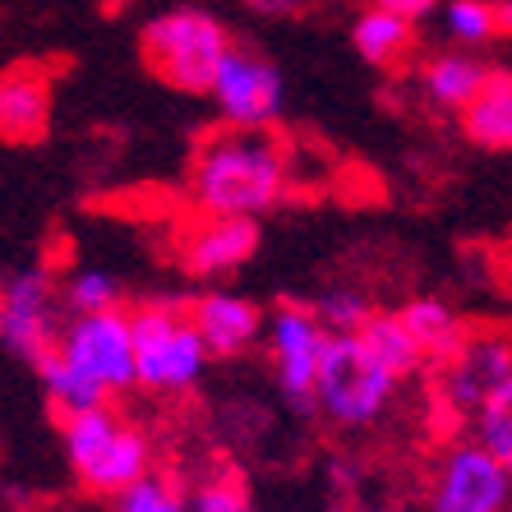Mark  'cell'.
<instances>
[{
    "mask_svg": "<svg viewBox=\"0 0 512 512\" xmlns=\"http://www.w3.org/2000/svg\"><path fill=\"white\" fill-rule=\"evenodd\" d=\"M291 185V157L273 130L222 125L199 143L190 167V199L203 217H259L277 208Z\"/></svg>",
    "mask_w": 512,
    "mask_h": 512,
    "instance_id": "obj_1",
    "label": "cell"
},
{
    "mask_svg": "<svg viewBox=\"0 0 512 512\" xmlns=\"http://www.w3.org/2000/svg\"><path fill=\"white\" fill-rule=\"evenodd\" d=\"M236 47L227 24L203 5H176L153 14L139 33L143 70L176 93H208L217 65Z\"/></svg>",
    "mask_w": 512,
    "mask_h": 512,
    "instance_id": "obj_2",
    "label": "cell"
},
{
    "mask_svg": "<svg viewBox=\"0 0 512 512\" xmlns=\"http://www.w3.org/2000/svg\"><path fill=\"white\" fill-rule=\"evenodd\" d=\"M60 439H65V457L70 471L84 480L93 494H120L139 476L153 471V443L143 429L130 420H120L111 406H93L79 416L60 420Z\"/></svg>",
    "mask_w": 512,
    "mask_h": 512,
    "instance_id": "obj_3",
    "label": "cell"
},
{
    "mask_svg": "<svg viewBox=\"0 0 512 512\" xmlns=\"http://www.w3.org/2000/svg\"><path fill=\"white\" fill-rule=\"evenodd\" d=\"M397 393V379L383 370L379 360L365 351L356 333L323 337L319 374H314V397L310 406H319L323 416L342 429H365L388 411Z\"/></svg>",
    "mask_w": 512,
    "mask_h": 512,
    "instance_id": "obj_4",
    "label": "cell"
},
{
    "mask_svg": "<svg viewBox=\"0 0 512 512\" xmlns=\"http://www.w3.org/2000/svg\"><path fill=\"white\" fill-rule=\"evenodd\" d=\"M134 383L148 393H190L208 370V351L180 305H139L130 314Z\"/></svg>",
    "mask_w": 512,
    "mask_h": 512,
    "instance_id": "obj_5",
    "label": "cell"
},
{
    "mask_svg": "<svg viewBox=\"0 0 512 512\" xmlns=\"http://www.w3.org/2000/svg\"><path fill=\"white\" fill-rule=\"evenodd\" d=\"M56 351L84 379H93L107 397L134 388V342H130V314L125 310L74 314L70 328L56 333Z\"/></svg>",
    "mask_w": 512,
    "mask_h": 512,
    "instance_id": "obj_6",
    "label": "cell"
},
{
    "mask_svg": "<svg viewBox=\"0 0 512 512\" xmlns=\"http://www.w3.org/2000/svg\"><path fill=\"white\" fill-rule=\"evenodd\" d=\"M208 97L222 111V125H240V130H273V120L282 116L286 84L268 56L250 47H231L227 60L217 65Z\"/></svg>",
    "mask_w": 512,
    "mask_h": 512,
    "instance_id": "obj_7",
    "label": "cell"
},
{
    "mask_svg": "<svg viewBox=\"0 0 512 512\" xmlns=\"http://www.w3.org/2000/svg\"><path fill=\"white\" fill-rule=\"evenodd\" d=\"M512 480L480 443H457L429 485V512H508Z\"/></svg>",
    "mask_w": 512,
    "mask_h": 512,
    "instance_id": "obj_8",
    "label": "cell"
},
{
    "mask_svg": "<svg viewBox=\"0 0 512 512\" xmlns=\"http://www.w3.org/2000/svg\"><path fill=\"white\" fill-rule=\"evenodd\" d=\"M56 282L47 268H24L0 286V342L37 365L56 346Z\"/></svg>",
    "mask_w": 512,
    "mask_h": 512,
    "instance_id": "obj_9",
    "label": "cell"
},
{
    "mask_svg": "<svg viewBox=\"0 0 512 512\" xmlns=\"http://www.w3.org/2000/svg\"><path fill=\"white\" fill-rule=\"evenodd\" d=\"M268 351H273V370H277V388L296 406L310 411V397H314V374H319V356H323V328L314 319L310 305H296V300H282L268 323Z\"/></svg>",
    "mask_w": 512,
    "mask_h": 512,
    "instance_id": "obj_10",
    "label": "cell"
},
{
    "mask_svg": "<svg viewBox=\"0 0 512 512\" xmlns=\"http://www.w3.org/2000/svg\"><path fill=\"white\" fill-rule=\"evenodd\" d=\"M51 111H56V84L51 70L37 60H19L10 70H0V143H33L47 139Z\"/></svg>",
    "mask_w": 512,
    "mask_h": 512,
    "instance_id": "obj_11",
    "label": "cell"
},
{
    "mask_svg": "<svg viewBox=\"0 0 512 512\" xmlns=\"http://www.w3.org/2000/svg\"><path fill=\"white\" fill-rule=\"evenodd\" d=\"M448 397L462 411H480V406H512V351L508 337H476L462 342L453 360H448V379H443Z\"/></svg>",
    "mask_w": 512,
    "mask_h": 512,
    "instance_id": "obj_12",
    "label": "cell"
},
{
    "mask_svg": "<svg viewBox=\"0 0 512 512\" xmlns=\"http://www.w3.org/2000/svg\"><path fill=\"white\" fill-rule=\"evenodd\" d=\"M263 231L254 217H199L180 240V263L194 277H227L259 254Z\"/></svg>",
    "mask_w": 512,
    "mask_h": 512,
    "instance_id": "obj_13",
    "label": "cell"
},
{
    "mask_svg": "<svg viewBox=\"0 0 512 512\" xmlns=\"http://www.w3.org/2000/svg\"><path fill=\"white\" fill-rule=\"evenodd\" d=\"M185 319H190V328L199 333L208 360L213 356L231 360V356H240V351H250L263 337V310L245 296H231V291H203V296H194Z\"/></svg>",
    "mask_w": 512,
    "mask_h": 512,
    "instance_id": "obj_14",
    "label": "cell"
},
{
    "mask_svg": "<svg viewBox=\"0 0 512 512\" xmlns=\"http://www.w3.org/2000/svg\"><path fill=\"white\" fill-rule=\"evenodd\" d=\"M457 116H462V130L476 148L508 153L512 148V70L508 65H494L489 79L480 84V93Z\"/></svg>",
    "mask_w": 512,
    "mask_h": 512,
    "instance_id": "obj_15",
    "label": "cell"
},
{
    "mask_svg": "<svg viewBox=\"0 0 512 512\" xmlns=\"http://www.w3.org/2000/svg\"><path fill=\"white\" fill-rule=\"evenodd\" d=\"M489 65L485 56L476 51H439V56H429L420 65V93L434 102L439 111H462L471 97L480 93V84L489 79Z\"/></svg>",
    "mask_w": 512,
    "mask_h": 512,
    "instance_id": "obj_16",
    "label": "cell"
},
{
    "mask_svg": "<svg viewBox=\"0 0 512 512\" xmlns=\"http://www.w3.org/2000/svg\"><path fill=\"white\" fill-rule=\"evenodd\" d=\"M351 47L365 65L374 70H397L411 60L416 51V24H406L397 14H383V10H365L356 14V24H351Z\"/></svg>",
    "mask_w": 512,
    "mask_h": 512,
    "instance_id": "obj_17",
    "label": "cell"
},
{
    "mask_svg": "<svg viewBox=\"0 0 512 512\" xmlns=\"http://www.w3.org/2000/svg\"><path fill=\"white\" fill-rule=\"evenodd\" d=\"M397 323L406 328V337L416 342L420 356H434V360H453L462 351V319H457L453 305H443L434 296H416L406 300L397 310Z\"/></svg>",
    "mask_w": 512,
    "mask_h": 512,
    "instance_id": "obj_18",
    "label": "cell"
},
{
    "mask_svg": "<svg viewBox=\"0 0 512 512\" xmlns=\"http://www.w3.org/2000/svg\"><path fill=\"white\" fill-rule=\"evenodd\" d=\"M439 10H443V28H448L457 51H480L512 33L508 0H443Z\"/></svg>",
    "mask_w": 512,
    "mask_h": 512,
    "instance_id": "obj_19",
    "label": "cell"
},
{
    "mask_svg": "<svg viewBox=\"0 0 512 512\" xmlns=\"http://www.w3.org/2000/svg\"><path fill=\"white\" fill-rule=\"evenodd\" d=\"M37 374H42V388H47V402L56 406V416H79V411H93V406H107V393L97 388L93 379L74 370L70 360L60 356L56 346H51L47 356L37 360Z\"/></svg>",
    "mask_w": 512,
    "mask_h": 512,
    "instance_id": "obj_20",
    "label": "cell"
},
{
    "mask_svg": "<svg viewBox=\"0 0 512 512\" xmlns=\"http://www.w3.org/2000/svg\"><path fill=\"white\" fill-rule=\"evenodd\" d=\"M360 342H365V351H370L374 360H379L383 370L393 374L397 383L406 379V374H416L420 370V351H416V342H411V337H406V328L402 323H397V314H379L374 310L370 319L360 323Z\"/></svg>",
    "mask_w": 512,
    "mask_h": 512,
    "instance_id": "obj_21",
    "label": "cell"
},
{
    "mask_svg": "<svg viewBox=\"0 0 512 512\" xmlns=\"http://www.w3.org/2000/svg\"><path fill=\"white\" fill-rule=\"evenodd\" d=\"M65 305L70 314H102V310H120V282L102 268H79L65 282Z\"/></svg>",
    "mask_w": 512,
    "mask_h": 512,
    "instance_id": "obj_22",
    "label": "cell"
},
{
    "mask_svg": "<svg viewBox=\"0 0 512 512\" xmlns=\"http://www.w3.org/2000/svg\"><path fill=\"white\" fill-rule=\"evenodd\" d=\"M314 319H319V328L328 337H342V333H360V323L374 314L370 296L365 291H351V286H342V291H328V296L319 300V305H310Z\"/></svg>",
    "mask_w": 512,
    "mask_h": 512,
    "instance_id": "obj_23",
    "label": "cell"
},
{
    "mask_svg": "<svg viewBox=\"0 0 512 512\" xmlns=\"http://www.w3.org/2000/svg\"><path fill=\"white\" fill-rule=\"evenodd\" d=\"M185 512H250V489L236 471H213L208 480L194 485Z\"/></svg>",
    "mask_w": 512,
    "mask_h": 512,
    "instance_id": "obj_24",
    "label": "cell"
},
{
    "mask_svg": "<svg viewBox=\"0 0 512 512\" xmlns=\"http://www.w3.org/2000/svg\"><path fill=\"white\" fill-rule=\"evenodd\" d=\"M116 499V512H185V494L171 485L167 476H139L134 485H125Z\"/></svg>",
    "mask_w": 512,
    "mask_h": 512,
    "instance_id": "obj_25",
    "label": "cell"
},
{
    "mask_svg": "<svg viewBox=\"0 0 512 512\" xmlns=\"http://www.w3.org/2000/svg\"><path fill=\"white\" fill-rule=\"evenodd\" d=\"M476 416V443L489 457H499L503 466L512 462V406H480Z\"/></svg>",
    "mask_w": 512,
    "mask_h": 512,
    "instance_id": "obj_26",
    "label": "cell"
},
{
    "mask_svg": "<svg viewBox=\"0 0 512 512\" xmlns=\"http://www.w3.org/2000/svg\"><path fill=\"white\" fill-rule=\"evenodd\" d=\"M443 0H370V10H383V14H397V19H406V24H420V19H429V14L439 10Z\"/></svg>",
    "mask_w": 512,
    "mask_h": 512,
    "instance_id": "obj_27",
    "label": "cell"
},
{
    "mask_svg": "<svg viewBox=\"0 0 512 512\" xmlns=\"http://www.w3.org/2000/svg\"><path fill=\"white\" fill-rule=\"evenodd\" d=\"M245 10L263 14V19H291V14H300L310 0H240Z\"/></svg>",
    "mask_w": 512,
    "mask_h": 512,
    "instance_id": "obj_28",
    "label": "cell"
},
{
    "mask_svg": "<svg viewBox=\"0 0 512 512\" xmlns=\"http://www.w3.org/2000/svg\"><path fill=\"white\" fill-rule=\"evenodd\" d=\"M374 512H383V508H374Z\"/></svg>",
    "mask_w": 512,
    "mask_h": 512,
    "instance_id": "obj_29",
    "label": "cell"
}]
</instances>
